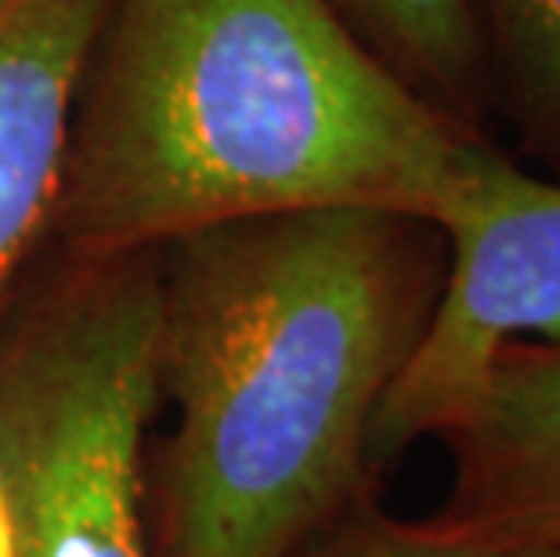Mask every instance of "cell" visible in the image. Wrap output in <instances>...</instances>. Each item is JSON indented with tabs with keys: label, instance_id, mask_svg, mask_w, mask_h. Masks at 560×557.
Here are the masks:
<instances>
[{
	"label": "cell",
	"instance_id": "obj_8",
	"mask_svg": "<svg viewBox=\"0 0 560 557\" xmlns=\"http://www.w3.org/2000/svg\"><path fill=\"white\" fill-rule=\"evenodd\" d=\"M495 120L560 177V0H474Z\"/></svg>",
	"mask_w": 560,
	"mask_h": 557
},
{
	"label": "cell",
	"instance_id": "obj_2",
	"mask_svg": "<svg viewBox=\"0 0 560 557\" xmlns=\"http://www.w3.org/2000/svg\"><path fill=\"white\" fill-rule=\"evenodd\" d=\"M474 138L326 0H105L47 240L138 254L329 207L434 221Z\"/></svg>",
	"mask_w": 560,
	"mask_h": 557
},
{
	"label": "cell",
	"instance_id": "obj_1",
	"mask_svg": "<svg viewBox=\"0 0 560 557\" xmlns=\"http://www.w3.org/2000/svg\"><path fill=\"white\" fill-rule=\"evenodd\" d=\"M152 557H296L376 496V409L434 315L448 243L369 207L229 221L160 246Z\"/></svg>",
	"mask_w": 560,
	"mask_h": 557
},
{
	"label": "cell",
	"instance_id": "obj_7",
	"mask_svg": "<svg viewBox=\"0 0 560 557\" xmlns=\"http://www.w3.org/2000/svg\"><path fill=\"white\" fill-rule=\"evenodd\" d=\"M376 62L445 120L488 135L495 124L474 0H326Z\"/></svg>",
	"mask_w": 560,
	"mask_h": 557
},
{
	"label": "cell",
	"instance_id": "obj_3",
	"mask_svg": "<svg viewBox=\"0 0 560 557\" xmlns=\"http://www.w3.org/2000/svg\"><path fill=\"white\" fill-rule=\"evenodd\" d=\"M160 254H69L0 312V478L15 557H152Z\"/></svg>",
	"mask_w": 560,
	"mask_h": 557
},
{
	"label": "cell",
	"instance_id": "obj_5",
	"mask_svg": "<svg viewBox=\"0 0 560 557\" xmlns=\"http://www.w3.org/2000/svg\"><path fill=\"white\" fill-rule=\"evenodd\" d=\"M441 442L452 489L427 525L485 547L560 550V344H503Z\"/></svg>",
	"mask_w": 560,
	"mask_h": 557
},
{
	"label": "cell",
	"instance_id": "obj_9",
	"mask_svg": "<svg viewBox=\"0 0 560 557\" xmlns=\"http://www.w3.org/2000/svg\"><path fill=\"white\" fill-rule=\"evenodd\" d=\"M296 557H560V550L485 547L448 536L427 521H398L380 511L376 496L351 507Z\"/></svg>",
	"mask_w": 560,
	"mask_h": 557
},
{
	"label": "cell",
	"instance_id": "obj_10",
	"mask_svg": "<svg viewBox=\"0 0 560 557\" xmlns=\"http://www.w3.org/2000/svg\"><path fill=\"white\" fill-rule=\"evenodd\" d=\"M0 557H15V536H11V511H8L4 478H0Z\"/></svg>",
	"mask_w": 560,
	"mask_h": 557
},
{
	"label": "cell",
	"instance_id": "obj_6",
	"mask_svg": "<svg viewBox=\"0 0 560 557\" xmlns=\"http://www.w3.org/2000/svg\"><path fill=\"white\" fill-rule=\"evenodd\" d=\"M105 0H0V312L51 235Z\"/></svg>",
	"mask_w": 560,
	"mask_h": 557
},
{
	"label": "cell",
	"instance_id": "obj_4",
	"mask_svg": "<svg viewBox=\"0 0 560 557\" xmlns=\"http://www.w3.org/2000/svg\"><path fill=\"white\" fill-rule=\"evenodd\" d=\"M434 224L448 243L445 282L376 409L369 434L376 474L467 413L503 344H560V182L524 171L492 138H474Z\"/></svg>",
	"mask_w": 560,
	"mask_h": 557
}]
</instances>
